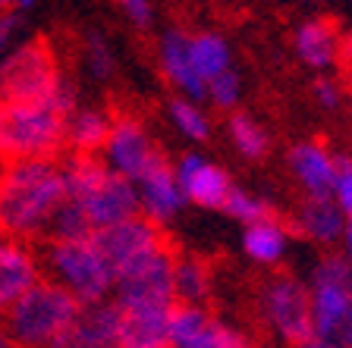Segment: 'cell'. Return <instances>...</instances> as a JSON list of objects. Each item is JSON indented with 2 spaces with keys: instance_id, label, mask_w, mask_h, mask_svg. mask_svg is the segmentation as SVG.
Masks as SVG:
<instances>
[{
  "instance_id": "cell-10",
  "label": "cell",
  "mask_w": 352,
  "mask_h": 348,
  "mask_svg": "<svg viewBox=\"0 0 352 348\" xmlns=\"http://www.w3.org/2000/svg\"><path fill=\"white\" fill-rule=\"evenodd\" d=\"M95 242L110 257L113 270L129 267L132 261H139L145 254L157 251L161 245H167V242H164V232H161V223H154L145 213H135V217H129V220H120V223H113V226L98 229Z\"/></svg>"
},
{
  "instance_id": "cell-39",
  "label": "cell",
  "mask_w": 352,
  "mask_h": 348,
  "mask_svg": "<svg viewBox=\"0 0 352 348\" xmlns=\"http://www.w3.org/2000/svg\"><path fill=\"white\" fill-rule=\"evenodd\" d=\"M343 69L349 73V79H352V41L343 44Z\"/></svg>"
},
{
  "instance_id": "cell-14",
  "label": "cell",
  "mask_w": 352,
  "mask_h": 348,
  "mask_svg": "<svg viewBox=\"0 0 352 348\" xmlns=\"http://www.w3.org/2000/svg\"><path fill=\"white\" fill-rule=\"evenodd\" d=\"M79 201V198H76ZM82 207L88 211L91 223H95V232L104 229V226H113L120 220H129L135 213H142V198H139V185L129 176L110 170L95 189L82 198Z\"/></svg>"
},
{
  "instance_id": "cell-30",
  "label": "cell",
  "mask_w": 352,
  "mask_h": 348,
  "mask_svg": "<svg viewBox=\"0 0 352 348\" xmlns=\"http://www.w3.org/2000/svg\"><path fill=\"white\" fill-rule=\"evenodd\" d=\"M223 213H227V217H233L236 223L245 226V223H252V220L267 217V213H271V204L264 201V198L252 195V192L236 189V185H233V192H230L227 204H223Z\"/></svg>"
},
{
  "instance_id": "cell-19",
  "label": "cell",
  "mask_w": 352,
  "mask_h": 348,
  "mask_svg": "<svg viewBox=\"0 0 352 348\" xmlns=\"http://www.w3.org/2000/svg\"><path fill=\"white\" fill-rule=\"evenodd\" d=\"M293 51L308 69L327 73L343 60V38L327 19H305L293 32Z\"/></svg>"
},
{
  "instance_id": "cell-22",
  "label": "cell",
  "mask_w": 352,
  "mask_h": 348,
  "mask_svg": "<svg viewBox=\"0 0 352 348\" xmlns=\"http://www.w3.org/2000/svg\"><path fill=\"white\" fill-rule=\"evenodd\" d=\"M289 248V226L277 217H261L242 226V251L258 267H277Z\"/></svg>"
},
{
  "instance_id": "cell-9",
  "label": "cell",
  "mask_w": 352,
  "mask_h": 348,
  "mask_svg": "<svg viewBox=\"0 0 352 348\" xmlns=\"http://www.w3.org/2000/svg\"><path fill=\"white\" fill-rule=\"evenodd\" d=\"M170 345L173 348H245L252 339L239 327L208 314L201 305L176 301L170 317Z\"/></svg>"
},
{
  "instance_id": "cell-35",
  "label": "cell",
  "mask_w": 352,
  "mask_h": 348,
  "mask_svg": "<svg viewBox=\"0 0 352 348\" xmlns=\"http://www.w3.org/2000/svg\"><path fill=\"white\" fill-rule=\"evenodd\" d=\"M120 7V13L126 16V19L135 25V29H151V22H154V7H151V0H113Z\"/></svg>"
},
{
  "instance_id": "cell-5",
  "label": "cell",
  "mask_w": 352,
  "mask_h": 348,
  "mask_svg": "<svg viewBox=\"0 0 352 348\" xmlns=\"http://www.w3.org/2000/svg\"><path fill=\"white\" fill-rule=\"evenodd\" d=\"M66 110L54 97L35 104H3L0 148L7 160L54 157L66 145Z\"/></svg>"
},
{
  "instance_id": "cell-7",
  "label": "cell",
  "mask_w": 352,
  "mask_h": 348,
  "mask_svg": "<svg viewBox=\"0 0 352 348\" xmlns=\"http://www.w3.org/2000/svg\"><path fill=\"white\" fill-rule=\"evenodd\" d=\"M3 104L47 101L57 91L60 79L54 54L44 41H25L3 60Z\"/></svg>"
},
{
  "instance_id": "cell-31",
  "label": "cell",
  "mask_w": 352,
  "mask_h": 348,
  "mask_svg": "<svg viewBox=\"0 0 352 348\" xmlns=\"http://www.w3.org/2000/svg\"><path fill=\"white\" fill-rule=\"evenodd\" d=\"M208 101H211L214 107H220V110H236L239 107V101H242L239 76H236L233 69H227V73L208 79Z\"/></svg>"
},
{
  "instance_id": "cell-11",
  "label": "cell",
  "mask_w": 352,
  "mask_h": 348,
  "mask_svg": "<svg viewBox=\"0 0 352 348\" xmlns=\"http://www.w3.org/2000/svg\"><path fill=\"white\" fill-rule=\"evenodd\" d=\"M101 154L110 170H117V173L129 176V179H139L161 151L154 148V138L142 119H135V116H117L113 126H110L107 145H104Z\"/></svg>"
},
{
  "instance_id": "cell-38",
  "label": "cell",
  "mask_w": 352,
  "mask_h": 348,
  "mask_svg": "<svg viewBox=\"0 0 352 348\" xmlns=\"http://www.w3.org/2000/svg\"><path fill=\"white\" fill-rule=\"evenodd\" d=\"M35 3L38 0H13V7L10 10H16V13H29V10H35Z\"/></svg>"
},
{
  "instance_id": "cell-20",
  "label": "cell",
  "mask_w": 352,
  "mask_h": 348,
  "mask_svg": "<svg viewBox=\"0 0 352 348\" xmlns=\"http://www.w3.org/2000/svg\"><path fill=\"white\" fill-rule=\"evenodd\" d=\"M346 220H349V213L333 198H305L293 217V229L302 239L330 248L337 242H343Z\"/></svg>"
},
{
  "instance_id": "cell-29",
  "label": "cell",
  "mask_w": 352,
  "mask_h": 348,
  "mask_svg": "<svg viewBox=\"0 0 352 348\" xmlns=\"http://www.w3.org/2000/svg\"><path fill=\"white\" fill-rule=\"evenodd\" d=\"M88 235H95V223H91L88 211L82 207V201L66 198L54 213L47 239H88Z\"/></svg>"
},
{
  "instance_id": "cell-23",
  "label": "cell",
  "mask_w": 352,
  "mask_h": 348,
  "mask_svg": "<svg viewBox=\"0 0 352 348\" xmlns=\"http://www.w3.org/2000/svg\"><path fill=\"white\" fill-rule=\"evenodd\" d=\"M110 119L107 113L95 107H76L73 113L66 116V148L76 154H98L104 151L110 135Z\"/></svg>"
},
{
  "instance_id": "cell-13",
  "label": "cell",
  "mask_w": 352,
  "mask_h": 348,
  "mask_svg": "<svg viewBox=\"0 0 352 348\" xmlns=\"http://www.w3.org/2000/svg\"><path fill=\"white\" fill-rule=\"evenodd\" d=\"M157 66H161V76L179 95L195 97V101H205L208 97V79L201 76V69L195 63L189 32H183V29L164 32L161 41H157Z\"/></svg>"
},
{
  "instance_id": "cell-28",
  "label": "cell",
  "mask_w": 352,
  "mask_h": 348,
  "mask_svg": "<svg viewBox=\"0 0 352 348\" xmlns=\"http://www.w3.org/2000/svg\"><path fill=\"white\" fill-rule=\"evenodd\" d=\"M176 301H189V305H201L211 292V273L198 257H176Z\"/></svg>"
},
{
  "instance_id": "cell-34",
  "label": "cell",
  "mask_w": 352,
  "mask_h": 348,
  "mask_svg": "<svg viewBox=\"0 0 352 348\" xmlns=\"http://www.w3.org/2000/svg\"><path fill=\"white\" fill-rule=\"evenodd\" d=\"M311 95H315V101L321 104L324 110H340L343 107V85H340L337 79H330V76H318V82L311 85Z\"/></svg>"
},
{
  "instance_id": "cell-18",
  "label": "cell",
  "mask_w": 352,
  "mask_h": 348,
  "mask_svg": "<svg viewBox=\"0 0 352 348\" xmlns=\"http://www.w3.org/2000/svg\"><path fill=\"white\" fill-rule=\"evenodd\" d=\"M44 279V264L41 251L29 245L25 239H13L10 235L0 248V305H13L19 295L38 286Z\"/></svg>"
},
{
  "instance_id": "cell-36",
  "label": "cell",
  "mask_w": 352,
  "mask_h": 348,
  "mask_svg": "<svg viewBox=\"0 0 352 348\" xmlns=\"http://www.w3.org/2000/svg\"><path fill=\"white\" fill-rule=\"evenodd\" d=\"M13 13H16V10H13ZM13 13H7V16H3V22H0V41H3V44H7L10 35H13V25H16V16Z\"/></svg>"
},
{
  "instance_id": "cell-40",
  "label": "cell",
  "mask_w": 352,
  "mask_h": 348,
  "mask_svg": "<svg viewBox=\"0 0 352 348\" xmlns=\"http://www.w3.org/2000/svg\"><path fill=\"white\" fill-rule=\"evenodd\" d=\"M0 3H3V7H7V10H10V7H13V0H0Z\"/></svg>"
},
{
  "instance_id": "cell-16",
  "label": "cell",
  "mask_w": 352,
  "mask_h": 348,
  "mask_svg": "<svg viewBox=\"0 0 352 348\" xmlns=\"http://www.w3.org/2000/svg\"><path fill=\"white\" fill-rule=\"evenodd\" d=\"M123 308L113 295L82 305L73 329L66 336V348H117L123 345Z\"/></svg>"
},
{
  "instance_id": "cell-37",
  "label": "cell",
  "mask_w": 352,
  "mask_h": 348,
  "mask_svg": "<svg viewBox=\"0 0 352 348\" xmlns=\"http://www.w3.org/2000/svg\"><path fill=\"white\" fill-rule=\"evenodd\" d=\"M343 251H346V257L352 261V213H349V220H346V232H343Z\"/></svg>"
},
{
  "instance_id": "cell-32",
  "label": "cell",
  "mask_w": 352,
  "mask_h": 348,
  "mask_svg": "<svg viewBox=\"0 0 352 348\" xmlns=\"http://www.w3.org/2000/svg\"><path fill=\"white\" fill-rule=\"evenodd\" d=\"M85 69L95 79H110L113 76V51H110V44L98 32H91L85 38Z\"/></svg>"
},
{
  "instance_id": "cell-26",
  "label": "cell",
  "mask_w": 352,
  "mask_h": 348,
  "mask_svg": "<svg viewBox=\"0 0 352 348\" xmlns=\"http://www.w3.org/2000/svg\"><path fill=\"white\" fill-rule=\"evenodd\" d=\"M167 116H170V123H173V129L183 138L195 141V145L211 138V119H208L201 101H195V97H186V95L173 97L167 104Z\"/></svg>"
},
{
  "instance_id": "cell-24",
  "label": "cell",
  "mask_w": 352,
  "mask_h": 348,
  "mask_svg": "<svg viewBox=\"0 0 352 348\" xmlns=\"http://www.w3.org/2000/svg\"><path fill=\"white\" fill-rule=\"evenodd\" d=\"M227 132H230L233 148L245 160H264L267 151H271V132L264 129L255 116L245 113V110H230Z\"/></svg>"
},
{
  "instance_id": "cell-25",
  "label": "cell",
  "mask_w": 352,
  "mask_h": 348,
  "mask_svg": "<svg viewBox=\"0 0 352 348\" xmlns=\"http://www.w3.org/2000/svg\"><path fill=\"white\" fill-rule=\"evenodd\" d=\"M110 173L107 160H95V154H76L63 160V182H66V198H85L98 182Z\"/></svg>"
},
{
  "instance_id": "cell-17",
  "label": "cell",
  "mask_w": 352,
  "mask_h": 348,
  "mask_svg": "<svg viewBox=\"0 0 352 348\" xmlns=\"http://www.w3.org/2000/svg\"><path fill=\"white\" fill-rule=\"evenodd\" d=\"M289 173L299 182L305 198H330L333 195V179H337L340 154H333L321 141H299L286 154Z\"/></svg>"
},
{
  "instance_id": "cell-8",
  "label": "cell",
  "mask_w": 352,
  "mask_h": 348,
  "mask_svg": "<svg viewBox=\"0 0 352 348\" xmlns=\"http://www.w3.org/2000/svg\"><path fill=\"white\" fill-rule=\"evenodd\" d=\"M176 257L170 245H161L157 251L145 254L129 267L117 270L113 298L120 308H142V305H176Z\"/></svg>"
},
{
  "instance_id": "cell-33",
  "label": "cell",
  "mask_w": 352,
  "mask_h": 348,
  "mask_svg": "<svg viewBox=\"0 0 352 348\" xmlns=\"http://www.w3.org/2000/svg\"><path fill=\"white\" fill-rule=\"evenodd\" d=\"M330 198H333L346 213H352V157H346V154H340L337 179H333V195Z\"/></svg>"
},
{
  "instance_id": "cell-15",
  "label": "cell",
  "mask_w": 352,
  "mask_h": 348,
  "mask_svg": "<svg viewBox=\"0 0 352 348\" xmlns=\"http://www.w3.org/2000/svg\"><path fill=\"white\" fill-rule=\"evenodd\" d=\"M135 185H139V198H142V213L161 226L176 220L179 211L189 204L183 195V185H179V176H176V167H170L161 154H157L151 167L135 179Z\"/></svg>"
},
{
  "instance_id": "cell-4",
  "label": "cell",
  "mask_w": 352,
  "mask_h": 348,
  "mask_svg": "<svg viewBox=\"0 0 352 348\" xmlns=\"http://www.w3.org/2000/svg\"><path fill=\"white\" fill-rule=\"evenodd\" d=\"M318 348H352V261L324 254L308 279Z\"/></svg>"
},
{
  "instance_id": "cell-12",
  "label": "cell",
  "mask_w": 352,
  "mask_h": 348,
  "mask_svg": "<svg viewBox=\"0 0 352 348\" xmlns=\"http://www.w3.org/2000/svg\"><path fill=\"white\" fill-rule=\"evenodd\" d=\"M176 176H179L186 201L201 207V211H223V204H227L230 192H233V182H230L227 170L195 151L179 157Z\"/></svg>"
},
{
  "instance_id": "cell-27",
  "label": "cell",
  "mask_w": 352,
  "mask_h": 348,
  "mask_svg": "<svg viewBox=\"0 0 352 348\" xmlns=\"http://www.w3.org/2000/svg\"><path fill=\"white\" fill-rule=\"evenodd\" d=\"M192 54H195V63L205 79H214V76L233 69V51H230L227 38L217 35V32H195L192 35Z\"/></svg>"
},
{
  "instance_id": "cell-6",
  "label": "cell",
  "mask_w": 352,
  "mask_h": 348,
  "mask_svg": "<svg viewBox=\"0 0 352 348\" xmlns=\"http://www.w3.org/2000/svg\"><path fill=\"white\" fill-rule=\"evenodd\" d=\"M258 317L267 327V333L283 345L318 348L311 289L302 286V279L296 276H271L258 289Z\"/></svg>"
},
{
  "instance_id": "cell-3",
  "label": "cell",
  "mask_w": 352,
  "mask_h": 348,
  "mask_svg": "<svg viewBox=\"0 0 352 348\" xmlns=\"http://www.w3.org/2000/svg\"><path fill=\"white\" fill-rule=\"evenodd\" d=\"M44 276L69 289L82 305L113 295L117 270L101 251L95 235L88 239H47L41 245Z\"/></svg>"
},
{
  "instance_id": "cell-2",
  "label": "cell",
  "mask_w": 352,
  "mask_h": 348,
  "mask_svg": "<svg viewBox=\"0 0 352 348\" xmlns=\"http://www.w3.org/2000/svg\"><path fill=\"white\" fill-rule=\"evenodd\" d=\"M82 301L69 289L44 276L25 295L3 308V342L7 345H51L66 348Z\"/></svg>"
},
{
  "instance_id": "cell-1",
  "label": "cell",
  "mask_w": 352,
  "mask_h": 348,
  "mask_svg": "<svg viewBox=\"0 0 352 348\" xmlns=\"http://www.w3.org/2000/svg\"><path fill=\"white\" fill-rule=\"evenodd\" d=\"M66 201L63 163L54 157H16L7 160L3 192H0V220L13 239H47L51 220Z\"/></svg>"
},
{
  "instance_id": "cell-21",
  "label": "cell",
  "mask_w": 352,
  "mask_h": 348,
  "mask_svg": "<svg viewBox=\"0 0 352 348\" xmlns=\"http://www.w3.org/2000/svg\"><path fill=\"white\" fill-rule=\"evenodd\" d=\"M173 308L176 305L123 308V348H167Z\"/></svg>"
}]
</instances>
